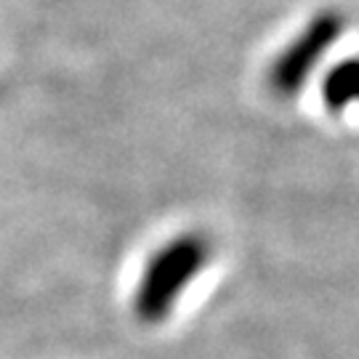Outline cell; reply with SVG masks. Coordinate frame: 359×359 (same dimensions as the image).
<instances>
[{"label":"cell","mask_w":359,"mask_h":359,"mask_svg":"<svg viewBox=\"0 0 359 359\" xmlns=\"http://www.w3.org/2000/svg\"><path fill=\"white\" fill-rule=\"evenodd\" d=\"M213 240L205 231H179L157 245L144 261L142 274L133 285L130 311L142 325H163L179 306L184 293L213 261Z\"/></svg>","instance_id":"1"},{"label":"cell","mask_w":359,"mask_h":359,"mask_svg":"<svg viewBox=\"0 0 359 359\" xmlns=\"http://www.w3.org/2000/svg\"><path fill=\"white\" fill-rule=\"evenodd\" d=\"M322 99H325V107L335 115L351 104H359V56L344 59L327 72L322 83Z\"/></svg>","instance_id":"3"},{"label":"cell","mask_w":359,"mask_h":359,"mask_svg":"<svg viewBox=\"0 0 359 359\" xmlns=\"http://www.w3.org/2000/svg\"><path fill=\"white\" fill-rule=\"evenodd\" d=\"M344 29V16L335 11H322L295 35L266 72V83L277 96H295L306 86L309 75L317 69L322 56L335 46Z\"/></svg>","instance_id":"2"}]
</instances>
